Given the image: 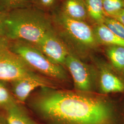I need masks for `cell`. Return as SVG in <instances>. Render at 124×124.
I'll use <instances>...</instances> for the list:
<instances>
[{
	"instance_id": "1",
	"label": "cell",
	"mask_w": 124,
	"mask_h": 124,
	"mask_svg": "<svg viewBox=\"0 0 124 124\" xmlns=\"http://www.w3.org/2000/svg\"><path fill=\"white\" fill-rule=\"evenodd\" d=\"M32 106L48 124H108L111 113L106 104L81 93L42 87Z\"/></svg>"
},
{
	"instance_id": "2",
	"label": "cell",
	"mask_w": 124,
	"mask_h": 124,
	"mask_svg": "<svg viewBox=\"0 0 124 124\" xmlns=\"http://www.w3.org/2000/svg\"><path fill=\"white\" fill-rule=\"evenodd\" d=\"M53 27L51 14L33 5L7 13L5 37L36 45Z\"/></svg>"
},
{
	"instance_id": "3",
	"label": "cell",
	"mask_w": 124,
	"mask_h": 124,
	"mask_svg": "<svg viewBox=\"0 0 124 124\" xmlns=\"http://www.w3.org/2000/svg\"><path fill=\"white\" fill-rule=\"evenodd\" d=\"M53 28L67 46L85 50L95 47L98 43L93 28L84 21L68 18L56 10L50 14Z\"/></svg>"
},
{
	"instance_id": "4",
	"label": "cell",
	"mask_w": 124,
	"mask_h": 124,
	"mask_svg": "<svg viewBox=\"0 0 124 124\" xmlns=\"http://www.w3.org/2000/svg\"><path fill=\"white\" fill-rule=\"evenodd\" d=\"M21 79L39 81L48 87L54 88L50 80L33 70L18 55L10 48L9 40L0 38V80L11 82Z\"/></svg>"
},
{
	"instance_id": "5",
	"label": "cell",
	"mask_w": 124,
	"mask_h": 124,
	"mask_svg": "<svg viewBox=\"0 0 124 124\" xmlns=\"http://www.w3.org/2000/svg\"><path fill=\"white\" fill-rule=\"evenodd\" d=\"M10 49L33 70L56 80L66 79L62 65L49 60L35 45L22 40H10Z\"/></svg>"
},
{
	"instance_id": "6",
	"label": "cell",
	"mask_w": 124,
	"mask_h": 124,
	"mask_svg": "<svg viewBox=\"0 0 124 124\" xmlns=\"http://www.w3.org/2000/svg\"><path fill=\"white\" fill-rule=\"evenodd\" d=\"M35 45L52 62L61 65L64 64L66 58L70 53L53 26Z\"/></svg>"
},
{
	"instance_id": "7",
	"label": "cell",
	"mask_w": 124,
	"mask_h": 124,
	"mask_svg": "<svg viewBox=\"0 0 124 124\" xmlns=\"http://www.w3.org/2000/svg\"><path fill=\"white\" fill-rule=\"evenodd\" d=\"M64 64L71 74L76 89L80 92L90 91L92 87L91 75L84 63L70 53L66 58Z\"/></svg>"
},
{
	"instance_id": "8",
	"label": "cell",
	"mask_w": 124,
	"mask_h": 124,
	"mask_svg": "<svg viewBox=\"0 0 124 124\" xmlns=\"http://www.w3.org/2000/svg\"><path fill=\"white\" fill-rule=\"evenodd\" d=\"M12 94L19 103H24L31 93L39 87H49L39 81L30 79H21L10 82Z\"/></svg>"
},
{
	"instance_id": "9",
	"label": "cell",
	"mask_w": 124,
	"mask_h": 124,
	"mask_svg": "<svg viewBox=\"0 0 124 124\" xmlns=\"http://www.w3.org/2000/svg\"><path fill=\"white\" fill-rule=\"evenodd\" d=\"M57 9L72 19L86 22L89 18L84 0H62Z\"/></svg>"
},
{
	"instance_id": "10",
	"label": "cell",
	"mask_w": 124,
	"mask_h": 124,
	"mask_svg": "<svg viewBox=\"0 0 124 124\" xmlns=\"http://www.w3.org/2000/svg\"><path fill=\"white\" fill-rule=\"evenodd\" d=\"M98 42L103 44L124 46V40L117 36L103 23H97L93 28Z\"/></svg>"
},
{
	"instance_id": "11",
	"label": "cell",
	"mask_w": 124,
	"mask_h": 124,
	"mask_svg": "<svg viewBox=\"0 0 124 124\" xmlns=\"http://www.w3.org/2000/svg\"><path fill=\"white\" fill-rule=\"evenodd\" d=\"M100 85L102 91L105 93L122 92L124 85L111 72L103 70L100 75Z\"/></svg>"
},
{
	"instance_id": "12",
	"label": "cell",
	"mask_w": 124,
	"mask_h": 124,
	"mask_svg": "<svg viewBox=\"0 0 124 124\" xmlns=\"http://www.w3.org/2000/svg\"><path fill=\"white\" fill-rule=\"evenodd\" d=\"M5 111L8 124H36L18 103Z\"/></svg>"
},
{
	"instance_id": "13",
	"label": "cell",
	"mask_w": 124,
	"mask_h": 124,
	"mask_svg": "<svg viewBox=\"0 0 124 124\" xmlns=\"http://www.w3.org/2000/svg\"><path fill=\"white\" fill-rule=\"evenodd\" d=\"M89 18L97 23H102L106 17L103 10L102 0H84Z\"/></svg>"
},
{
	"instance_id": "14",
	"label": "cell",
	"mask_w": 124,
	"mask_h": 124,
	"mask_svg": "<svg viewBox=\"0 0 124 124\" xmlns=\"http://www.w3.org/2000/svg\"><path fill=\"white\" fill-rule=\"evenodd\" d=\"M107 54L114 67L118 70L124 69V46H109Z\"/></svg>"
},
{
	"instance_id": "15",
	"label": "cell",
	"mask_w": 124,
	"mask_h": 124,
	"mask_svg": "<svg viewBox=\"0 0 124 124\" xmlns=\"http://www.w3.org/2000/svg\"><path fill=\"white\" fill-rule=\"evenodd\" d=\"M34 0H0V10L6 13L34 5Z\"/></svg>"
},
{
	"instance_id": "16",
	"label": "cell",
	"mask_w": 124,
	"mask_h": 124,
	"mask_svg": "<svg viewBox=\"0 0 124 124\" xmlns=\"http://www.w3.org/2000/svg\"><path fill=\"white\" fill-rule=\"evenodd\" d=\"M18 102L10 93L5 81L0 80V108L5 111Z\"/></svg>"
},
{
	"instance_id": "17",
	"label": "cell",
	"mask_w": 124,
	"mask_h": 124,
	"mask_svg": "<svg viewBox=\"0 0 124 124\" xmlns=\"http://www.w3.org/2000/svg\"><path fill=\"white\" fill-rule=\"evenodd\" d=\"M102 3L104 13L108 17L124 8V0H102Z\"/></svg>"
},
{
	"instance_id": "18",
	"label": "cell",
	"mask_w": 124,
	"mask_h": 124,
	"mask_svg": "<svg viewBox=\"0 0 124 124\" xmlns=\"http://www.w3.org/2000/svg\"><path fill=\"white\" fill-rule=\"evenodd\" d=\"M62 0H34V6L46 13L51 14L58 9Z\"/></svg>"
},
{
	"instance_id": "19",
	"label": "cell",
	"mask_w": 124,
	"mask_h": 124,
	"mask_svg": "<svg viewBox=\"0 0 124 124\" xmlns=\"http://www.w3.org/2000/svg\"><path fill=\"white\" fill-rule=\"evenodd\" d=\"M117 36L124 40V25L115 19L106 17L102 23Z\"/></svg>"
},
{
	"instance_id": "20",
	"label": "cell",
	"mask_w": 124,
	"mask_h": 124,
	"mask_svg": "<svg viewBox=\"0 0 124 124\" xmlns=\"http://www.w3.org/2000/svg\"><path fill=\"white\" fill-rule=\"evenodd\" d=\"M7 15V13L0 10V38L5 36Z\"/></svg>"
},
{
	"instance_id": "21",
	"label": "cell",
	"mask_w": 124,
	"mask_h": 124,
	"mask_svg": "<svg viewBox=\"0 0 124 124\" xmlns=\"http://www.w3.org/2000/svg\"><path fill=\"white\" fill-rule=\"evenodd\" d=\"M111 18H113L124 25V8L115 13Z\"/></svg>"
},
{
	"instance_id": "22",
	"label": "cell",
	"mask_w": 124,
	"mask_h": 124,
	"mask_svg": "<svg viewBox=\"0 0 124 124\" xmlns=\"http://www.w3.org/2000/svg\"><path fill=\"white\" fill-rule=\"evenodd\" d=\"M0 124H8L6 114H0Z\"/></svg>"
}]
</instances>
